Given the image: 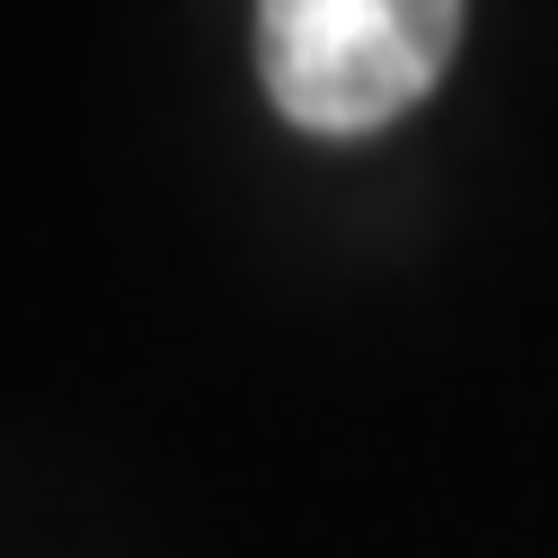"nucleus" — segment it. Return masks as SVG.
Wrapping results in <instances>:
<instances>
[{"instance_id": "nucleus-1", "label": "nucleus", "mask_w": 558, "mask_h": 558, "mask_svg": "<svg viewBox=\"0 0 558 558\" xmlns=\"http://www.w3.org/2000/svg\"><path fill=\"white\" fill-rule=\"evenodd\" d=\"M461 0H257V81L302 133H381L444 81Z\"/></svg>"}]
</instances>
